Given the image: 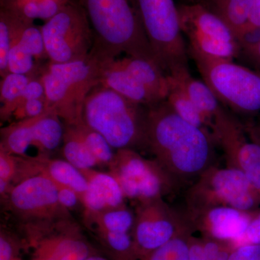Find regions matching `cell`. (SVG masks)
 <instances>
[{
    "label": "cell",
    "instance_id": "1",
    "mask_svg": "<svg viewBox=\"0 0 260 260\" xmlns=\"http://www.w3.org/2000/svg\"><path fill=\"white\" fill-rule=\"evenodd\" d=\"M213 133L183 119L167 101L148 107L145 147L174 179L198 178L211 167Z\"/></svg>",
    "mask_w": 260,
    "mask_h": 260
},
{
    "label": "cell",
    "instance_id": "2",
    "mask_svg": "<svg viewBox=\"0 0 260 260\" xmlns=\"http://www.w3.org/2000/svg\"><path fill=\"white\" fill-rule=\"evenodd\" d=\"M80 5L90 21L93 49L99 55L111 60L125 54L158 64L133 0H80Z\"/></svg>",
    "mask_w": 260,
    "mask_h": 260
},
{
    "label": "cell",
    "instance_id": "3",
    "mask_svg": "<svg viewBox=\"0 0 260 260\" xmlns=\"http://www.w3.org/2000/svg\"><path fill=\"white\" fill-rule=\"evenodd\" d=\"M147 110L148 107L100 83L87 97L82 119L113 148L133 149L145 147Z\"/></svg>",
    "mask_w": 260,
    "mask_h": 260
},
{
    "label": "cell",
    "instance_id": "4",
    "mask_svg": "<svg viewBox=\"0 0 260 260\" xmlns=\"http://www.w3.org/2000/svg\"><path fill=\"white\" fill-rule=\"evenodd\" d=\"M107 60L92 49L82 60L63 64L48 61L43 66L41 78L48 104L66 125L83 122L84 104L89 93L101 83Z\"/></svg>",
    "mask_w": 260,
    "mask_h": 260
},
{
    "label": "cell",
    "instance_id": "5",
    "mask_svg": "<svg viewBox=\"0 0 260 260\" xmlns=\"http://www.w3.org/2000/svg\"><path fill=\"white\" fill-rule=\"evenodd\" d=\"M149 44L162 71L169 76L189 72V51L174 0H133Z\"/></svg>",
    "mask_w": 260,
    "mask_h": 260
},
{
    "label": "cell",
    "instance_id": "6",
    "mask_svg": "<svg viewBox=\"0 0 260 260\" xmlns=\"http://www.w3.org/2000/svg\"><path fill=\"white\" fill-rule=\"evenodd\" d=\"M186 220L210 208L231 207L246 212L260 208V193L245 174L233 168L211 166L186 193Z\"/></svg>",
    "mask_w": 260,
    "mask_h": 260
},
{
    "label": "cell",
    "instance_id": "7",
    "mask_svg": "<svg viewBox=\"0 0 260 260\" xmlns=\"http://www.w3.org/2000/svg\"><path fill=\"white\" fill-rule=\"evenodd\" d=\"M189 55L219 102L240 114L260 112V73L234 61L209 59L191 51Z\"/></svg>",
    "mask_w": 260,
    "mask_h": 260
},
{
    "label": "cell",
    "instance_id": "8",
    "mask_svg": "<svg viewBox=\"0 0 260 260\" xmlns=\"http://www.w3.org/2000/svg\"><path fill=\"white\" fill-rule=\"evenodd\" d=\"M183 35L188 51L218 60L234 61L240 47L232 30L216 15L200 3L178 5Z\"/></svg>",
    "mask_w": 260,
    "mask_h": 260
},
{
    "label": "cell",
    "instance_id": "9",
    "mask_svg": "<svg viewBox=\"0 0 260 260\" xmlns=\"http://www.w3.org/2000/svg\"><path fill=\"white\" fill-rule=\"evenodd\" d=\"M49 61L56 64L85 59L91 52L93 32L83 7L70 1L41 26Z\"/></svg>",
    "mask_w": 260,
    "mask_h": 260
},
{
    "label": "cell",
    "instance_id": "10",
    "mask_svg": "<svg viewBox=\"0 0 260 260\" xmlns=\"http://www.w3.org/2000/svg\"><path fill=\"white\" fill-rule=\"evenodd\" d=\"M111 166L124 197L141 203L161 198L175 182L156 160L143 158L133 149L117 150Z\"/></svg>",
    "mask_w": 260,
    "mask_h": 260
},
{
    "label": "cell",
    "instance_id": "11",
    "mask_svg": "<svg viewBox=\"0 0 260 260\" xmlns=\"http://www.w3.org/2000/svg\"><path fill=\"white\" fill-rule=\"evenodd\" d=\"M189 226L162 198L142 203L132 230L137 259H141Z\"/></svg>",
    "mask_w": 260,
    "mask_h": 260
},
{
    "label": "cell",
    "instance_id": "12",
    "mask_svg": "<svg viewBox=\"0 0 260 260\" xmlns=\"http://www.w3.org/2000/svg\"><path fill=\"white\" fill-rule=\"evenodd\" d=\"M211 132L223 149L227 167L245 174L260 193V144L248 138L246 129L222 107L214 118Z\"/></svg>",
    "mask_w": 260,
    "mask_h": 260
},
{
    "label": "cell",
    "instance_id": "13",
    "mask_svg": "<svg viewBox=\"0 0 260 260\" xmlns=\"http://www.w3.org/2000/svg\"><path fill=\"white\" fill-rule=\"evenodd\" d=\"M9 200L13 210L25 218H50L64 208L58 199L57 184L44 172L12 188Z\"/></svg>",
    "mask_w": 260,
    "mask_h": 260
},
{
    "label": "cell",
    "instance_id": "14",
    "mask_svg": "<svg viewBox=\"0 0 260 260\" xmlns=\"http://www.w3.org/2000/svg\"><path fill=\"white\" fill-rule=\"evenodd\" d=\"M256 212L243 211L231 207H215L186 220L204 237L234 243L246 232Z\"/></svg>",
    "mask_w": 260,
    "mask_h": 260
},
{
    "label": "cell",
    "instance_id": "15",
    "mask_svg": "<svg viewBox=\"0 0 260 260\" xmlns=\"http://www.w3.org/2000/svg\"><path fill=\"white\" fill-rule=\"evenodd\" d=\"M29 260H83L93 254L91 247L73 232L50 234L31 241Z\"/></svg>",
    "mask_w": 260,
    "mask_h": 260
},
{
    "label": "cell",
    "instance_id": "16",
    "mask_svg": "<svg viewBox=\"0 0 260 260\" xmlns=\"http://www.w3.org/2000/svg\"><path fill=\"white\" fill-rule=\"evenodd\" d=\"M101 84L145 107L160 103L144 85L121 68L116 59L107 60L104 63Z\"/></svg>",
    "mask_w": 260,
    "mask_h": 260
},
{
    "label": "cell",
    "instance_id": "17",
    "mask_svg": "<svg viewBox=\"0 0 260 260\" xmlns=\"http://www.w3.org/2000/svg\"><path fill=\"white\" fill-rule=\"evenodd\" d=\"M116 59L121 68L144 85L159 102L167 101L170 87L169 76L158 64L133 56Z\"/></svg>",
    "mask_w": 260,
    "mask_h": 260
},
{
    "label": "cell",
    "instance_id": "18",
    "mask_svg": "<svg viewBox=\"0 0 260 260\" xmlns=\"http://www.w3.org/2000/svg\"><path fill=\"white\" fill-rule=\"evenodd\" d=\"M255 0H199L200 3L226 24L240 42L245 35L251 8Z\"/></svg>",
    "mask_w": 260,
    "mask_h": 260
},
{
    "label": "cell",
    "instance_id": "19",
    "mask_svg": "<svg viewBox=\"0 0 260 260\" xmlns=\"http://www.w3.org/2000/svg\"><path fill=\"white\" fill-rule=\"evenodd\" d=\"M170 77L184 89L193 104L204 114L213 126L214 118L222 106L209 87L204 82L193 78L190 72Z\"/></svg>",
    "mask_w": 260,
    "mask_h": 260
},
{
    "label": "cell",
    "instance_id": "20",
    "mask_svg": "<svg viewBox=\"0 0 260 260\" xmlns=\"http://www.w3.org/2000/svg\"><path fill=\"white\" fill-rule=\"evenodd\" d=\"M60 118L52 109L37 118L32 129V144L42 152L55 150L64 138Z\"/></svg>",
    "mask_w": 260,
    "mask_h": 260
},
{
    "label": "cell",
    "instance_id": "21",
    "mask_svg": "<svg viewBox=\"0 0 260 260\" xmlns=\"http://www.w3.org/2000/svg\"><path fill=\"white\" fill-rule=\"evenodd\" d=\"M70 0H26L0 3V9L8 10L19 18L34 22L37 19L47 22L59 13Z\"/></svg>",
    "mask_w": 260,
    "mask_h": 260
},
{
    "label": "cell",
    "instance_id": "22",
    "mask_svg": "<svg viewBox=\"0 0 260 260\" xmlns=\"http://www.w3.org/2000/svg\"><path fill=\"white\" fill-rule=\"evenodd\" d=\"M169 92L167 102L178 115L193 125L212 130V124L193 104L180 85L169 76ZM212 133V132H211Z\"/></svg>",
    "mask_w": 260,
    "mask_h": 260
},
{
    "label": "cell",
    "instance_id": "23",
    "mask_svg": "<svg viewBox=\"0 0 260 260\" xmlns=\"http://www.w3.org/2000/svg\"><path fill=\"white\" fill-rule=\"evenodd\" d=\"M34 22L19 18L8 10L0 9V75L8 74V56L13 44L18 42L23 29Z\"/></svg>",
    "mask_w": 260,
    "mask_h": 260
},
{
    "label": "cell",
    "instance_id": "24",
    "mask_svg": "<svg viewBox=\"0 0 260 260\" xmlns=\"http://www.w3.org/2000/svg\"><path fill=\"white\" fill-rule=\"evenodd\" d=\"M37 117L22 119L2 128L0 148L11 155H25L32 146V129Z\"/></svg>",
    "mask_w": 260,
    "mask_h": 260
},
{
    "label": "cell",
    "instance_id": "25",
    "mask_svg": "<svg viewBox=\"0 0 260 260\" xmlns=\"http://www.w3.org/2000/svg\"><path fill=\"white\" fill-rule=\"evenodd\" d=\"M44 173L57 185L67 186L76 191L80 200L88 188V181L79 169L66 160H49Z\"/></svg>",
    "mask_w": 260,
    "mask_h": 260
},
{
    "label": "cell",
    "instance_id": "26",
    "mask_svg": "<svg viewBox=\"0 0 260 260\" xmlns=\"http://www.w3.org/2000/svg\"><path fill=\"white\" fill-rule=\"evenodd\" d=\"M34 78L36 77L14 73H8L2 78L0 82V116L2 120H7L13 116L23 90Z\"/></svg>",
    "mask_w": 260,
    "mask_h": 260
},
{
    "label": "cell",
    "instance_id": "27",
    "mask_svg": "<svg viewBox=\"0 0 260 260\" xmlns=\"http://www.w3.org/2000/svg\"><path fill=\"white\" fill-rule=\"evenodd\" d=\"M62 152L65 160L79 170H88L99 165L95 157L78 136L74 128L66 125Z\"/></svg>",
    "mask_w": 260,
    "mask_h": 260
},
{
    "label": "cell",
    "instance_id": "28",
    "mask_svg": "<svg viewBox=\"0 0 260 260\" xmlns=\"http://www.w3.org/2000/svg\"><path fill=\"white\" fill-rule=\"evenodd\" d=\"M87 180L93 183L106 200L108 208L122 207L124 197L119 182L112 174L97 172L92 169L80 170Z\"/></svg>",
    "mask_w": 260,
    "mask_h": 260
},
{
    "label": "cell",
    "instance_id": "29",
    "mask_svg": "<svg viewBox=\"0 0 260 260\" xmlns=\"http://www.w3.org/2000/svg\"><path fill=\"white\" fill-rule=\"evenodd\" d=\"M72 126L91 152L99 164H112L115 158L113 148L100 133L95 131L83 122Z\"/></svg>",
    "mask_w": 260,
    "mask_h": 260
},
{
    "label": "cell",
    "instance_id": "30",
    "mask_svg": "<svg viewBox=\"0 0 260 260\" xmlns=\"http://www.w3.org/2000/svg\"><path fill=\"white\" fill-rule=\"evenodd\" d=\"M94 213L97 215L98 232L132 233L135 217L129 210L121 207Z\"/></svg>",
    "mask_w": 260,
    "mask_h": 260
},
{
    "label": "cell",
    "instance_id": "31",
    "mask_svg": "<svg viewBox=\"0 0 260 260\" xmlns=\"http://www.w3.org/2000/svg\"><path fill=\"white\" fill-rule=\"evenodd\" d=\"M44 64L37 62L18 42L13 44L8 54V73L37 77L42 74Z\"/></svg>",
    "mask_w": 260,
    "mask_h": 260
},
{
    "label": "cell",
    "instance_id": "32",
    "mask_svg": "<svg viewBox=\"0 0 260 260\" xmlns=\"http://www.w3.org/2000/svg\"><path fill=\"white\" fill-rule=\"evenodd\" d=\"M191 229L186 228L167 244L140 260H189L187 237Z\"/></svg>",
    "mask_w": 260,
    "mask_h": 260
},
{
    "label": "cell",
    "instance_id": "33",
    "mask_svg": "<svg viewBox=\"0 0 260 260\" xmlns=\"http://www.w3.org/2000/svg\"><path fill=\"white\" fill-rule=\"evenodd\" d=\"M18 42L39 64L41 61L49 60L41 26L34 23L28 24L23 29Z\"/></svg>",
    "mask_w": 260,
    "mask_h": 260
},
{
    "label": "cell",
    "instance_id": "34",
    "mask_svg": "<svg viewBox=\"0 0 260 260\" xmlns=\"http://www.w3.org/2000/svg\"><path fill=\"white\" fill-rule=\"evenodd\" d=\"M205 246V260H228L233 249L232 243L203 237Z\"/></svg>",
    "mask_w": 260,
    "mask_h": 260
},
{
    "label": "cell",
    "instance_id": "35",
    "mask_svg": "<svg viewBox=\"0 0 260 260\" xmlns=\"http://www.w3.org/2000/svg\"><path fill=\"white\" fill-rule=\"evenodd\" d=\"M50 108L47 99H30L24 103L13 114L18 120L37 117L47 112Z\"/></svg>",
    "mask_w": 260,
    "mask_h": 260
},
{
    "label": "cell",
    "instance_id": "36",
    "mask_svg": "<svg viewBox=\"0 0 260 260\" xmlns=\"http://www.w3.org/2000/svg\"><path fill=\"white\" fill-rule=\"evenodd\" d=\"M232 244L234 248L244 244L260 245V209L254 213L244 234L238 240Z\"/></svg>",
    "mask_w": 260,
    "mask_h": 260
},
{
    "label": "cell",
    "instance_id": "37",
    "mask_svg": "<svg viewBox=\"0 0 260 260\" xmlns=\"http://www.w3.org/2000/svg\"><path fill=\"white\" fill-rule=\"evenodd\" d=\"M35 99H47L45 86L43 83L41 75L32 78L29 82L27 86L25 87V90H23L21 96L19 99L17 109L23 105L24 103L27 101Z\"/></svg>",
    "mask_w": 260,
    "mask_h": 260
},
{
    "label": "cell",
    "instance_id": "38",
    "mask_svg": "<svg viewBox=\"0 0 260 260\" xmlns=\"http://www.w3.org/2000/svg\"><path fill=\"white\" fill-rule=\"evenodd\" d=\"M228 260H260V245L244 244L237 246L233 249Z\"/></svg>",
    "mask_w": 260,
    "mask_h": 260
},
{
    "label": "cell",
    "instance_id": "39",
    "mask_svg": "<svg viewBox=\"0 0 260 260\" xmlns=\"http://www.w3.org/2000/svg\"><path fill=\"white\" fill-rule=\"evenodd\" d=\"M239 56H242L248 62L251 63L255 71L260 73V40L252 44H244L239 45Z\"/></svg>",
    "mask_w": 260,
    "mask_h": 260
},
{
    "label": "cell",
    "instance_id": "40",
    "mask_svg": "<svg viewBox=\"0 0 260 260\" xmlns=\"http://www.w3.org/2000/svg\"><path fill=\"white\" fill-rule=\"evenodd\" d=\"M0 181H4L9 184L15 175V158L3 149L0 148Z\"/></svg>",
    "mask_w": 260,
    "mask_h": 260
},
{
    "label": "cell",
    "instance_id": "41",
    "mask_svg": "<svg viewBox=\"0 0 260 260\" xmlns=\"http://www.w3.org/2000/svg\"><path fill=\"white\" fill-rule=\"evenodd\" d=\"M0 260H22L19 254L18 246L3 232L0 237Z\"/></svg>",
    "mask_w": 260,
    "mask_h": 260
},
{
    "label": "cell",
    "instance_id": "42",
    "mask_svg": "<svg viewBox=\"0 0 260 260\" xmlns=\"http://www.w3.org/2000/svg\"><path fill=\"white\" fill-rule=\"evenodd\" d=\"M189 260H205V246L203 238L194 237L191 232L187 237Z\"/></svg>",
    "mask_w": 260,
    "mask_h": 260
},
{
    "label": "cell",
    "instance_id": "43",
    "mask_svg": "<svg viewBox=\"0 0 260 260\" xmlns=\"http://www.w3.org/2000/svg\"><path fill=\"white\" fill-rule=\"evenodd\" d=\"M58 186V199L64 208H73L78 204L79 195L73 189L67 186Z\"/></svg>",
    "mask_w": 260,
    "mask_h": 260
},
{
    "label": "cell",
    "instance_id": "44",
    "mask_svg": "<svg viewBox=\"0 0 260 260\" xmlns=\"http://www.w3.org/2000/svg\"><path fill=\"white\" fill-rule=\"evenodd\" d=\"M259 30H260V0H255L249 15L245 35L242 41L244 40L249 34Z\"/></svg>",
    "mask_w": 260,
    "mask_h": 260
},
{
    "label": "cell",
    "instance_id": "45",
    "mask_svg": "<svg viewBox=\"0 0 260 260\" xmlns=\"http://www.w3.org/2000/svg\"><path fill=\"white\" fill-rule=\"evenodd\" d=\"M246 131L251 139L260 144V121L254 126H251L249 129H246Z\"/></svg>",
    "mask_w": 260,
    "mask_h": 260
},
{
    "label": "cell",
    "instance_id": "46",
    "mask_svg": "<svg viewBox=\"0 0 260 260\" xmlns=\"http://www.w3.org/2000/svg\"><path fill=\"white\" fill-rule=\"evenodd\" d=\"M83 260H109L107 258L104 257V256L98 255V254H92L90 255L87 256L85 259Z\"/></svg>",
    "mask_w": 260,
    "mask_h": 260
},
{
    "label": "cell",
    "instance_id": "47",
    "mask_svg": "<svg viewBox=\"0 0 260 260\" xmlns=\"http://www.w3.org/2000/svg\"><path fill=\"white\" fill-rule=\"evenodd\" d=\"M26 1V0H0V3H15V2Z\"/></svg>",
    "mask_w": 260,
    "mask_h": 260
},
{
    "label": "cell",
    "instance_id": "48",
    "mask_svg": "<svg viewBox=\"0 0 260 260\" xmlns=\"http://www.w3.org/2000/svg\"><path fill=\"white\" fill-rule=\"evenodd\" d=\"M185 4H191V3H197L199 0H182Z\"/></svg>",
    "mask_w": 260,
    "mask_h": 260
}]
</instances>
